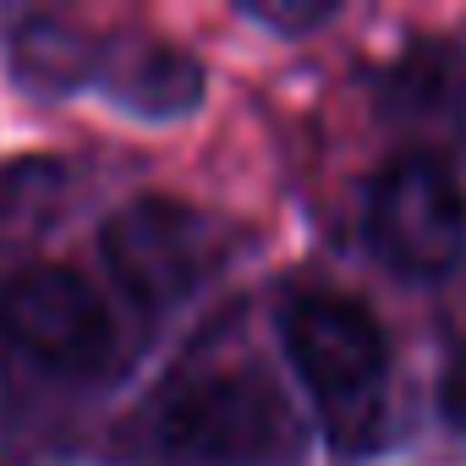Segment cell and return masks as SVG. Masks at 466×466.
<instances>
[{"mask_svg":"<svg viewBox=\"0 0 466 466\" xmlns=\"http://www.w3.org/2000/svg\"><path fill=\"white\" fill-rule=\"evenodd\" d=\"M439 417H444L450 433L466 439V357H455V362L444 368V384H439Z\"/></svg>","mask_w":466,"mask_h":466,"instance_id":"9c48e42d","label":"cell"},{"mask_svg":"<svg viewBox=\"0 0 466 466\" xmlns=\"http://www.w3.org/2000/svg\"><path fill=\"white\" fill-rule=\"evenodd\" d=\"M143 444L159 466H286L297 417L258 368H187L154 395Z\"/></svg>","mask_w":466,"mask_h":466,"instance_id":"6da1fadb","label":"cell"},{"mask_svg":"<svg viewBox=\"0 0 466 466\" xmlns=\"http://www.w3.org/2000/svg\"><path fill=\"white\" fill-rule=\"evenodd\" d=\"M362 230L400 280H444L466 253V192L444 159L400 154L373 176Z\"/></svg>","mask_w":466,"mask_h":466,"instance_id":"277c9868","label":"cell"},{"mask_svg":"<svg viewBox=\"0 0 466 466\" xmlns=\"http://www.w3.org/2000/svg\"><path fill=\"white\" fill-rule=\"evenodd\" d=\"M280 340L291 373L324 411L329 439L346 450L373 444L384 411V373H390V340L373 324V313L346 297L308 291L280 308Z\"/></svg>","mask_w":466,"mask_h":466,"instance_id":"7a4b0ae2","label":"cell"},{"mask_svg":"<svg viewBox=\"0 0 466 466\" xmlns=\"http://www.w3.org/2000/svg\"><path fill=\"white\" fill-rule=\"evenodd\" d=\"M99 253L110 280L137 308H176L187 302L230 253V230L181 198H132L99 230Z\"/></svg>","mask_w":466,"mask_h":466,"instance_id":"3957f363","label":"cell"},{"mask_svg":"<svg viewBox=\"0 0 466 466\" xmlns=\"http://www.w3.org/2000/svg\"><path fill=\"white\" fill-rule=\"evenodd\" d=\"M0 340L56 379H94L116 362V313L61 264H34L0 286Z\"/></svg>","mask_w":466,"mask_h":466,"instance_id":"5b68a950","label":"cell"},{"mask_svg":"<svg viewBox=\"0 0 466 466\" xmlns=\"http://www.w3.org/2000/svg\"><path fill=\"white\" fill-rule=\"evenodd\" d=\"M94 88L137 121H176L203 105V66L170 39H116L105 34Z\"/></svg>","mask_w":466,"mask_h":466,"instance_id":"8992f818","label":"cell"},{"mask_svg":"<svg viewBox=\"0 0 466 466\" xmlns=\"http://www.w3.org/2000/svg\"><path fill=\"white\" fill-rule=\"evenodd\" d=\"M248 17L264 28H280V34H308L319 23H329L335 12L329 6H248Z\"/></svg>","mask_w":466,"mask_h":466,"instance_id":"ba28073f","label":"cell"},{"mask_svg":"<svg viewBox=\"0 0 466 466\" xmlns=\"http://www.w3.org/2000/svg\"><path fill=\"white\" fill-rule=\"evenodd\" d=\"M12 72L39 94H83L99 77L105 34H88L66 17H23L12 28Z\"/></svg>","mask_w":466,"mask_h":466,"instance_id":"52a82bcc","label":"cell"}]
</instances>
